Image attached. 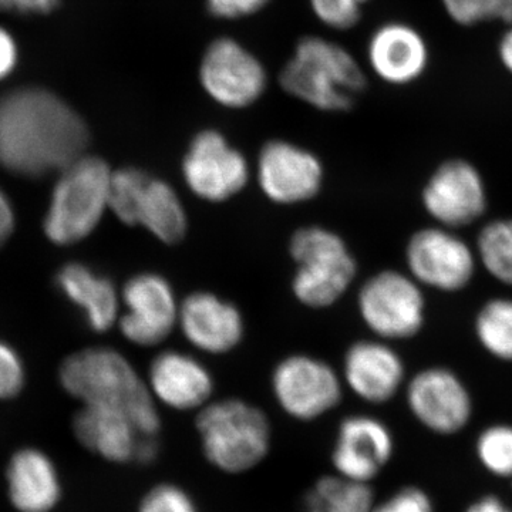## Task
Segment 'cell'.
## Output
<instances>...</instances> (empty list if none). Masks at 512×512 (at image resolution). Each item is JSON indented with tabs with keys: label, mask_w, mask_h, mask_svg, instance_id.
I'll list each match as a JSON object with an SVG mask.
<instances>
[{
	"label": "cell",
	"mask_w": 512,
	"mask_h": 512,
	"mask_svg": "<svg viewBox=\"0 0 512 512\" xmlns=\"http://www.w3.org/2000/svg\"><path fill=\"white\" fill-rule=\"evenodd\" d=\"M90 131L57 94L20 87L0 99V165L13 174L42 177L86 154Z\"/></svg>",
	"instance_id": "cell-1"
},
{
	"label": "cell",
	"mask_w": 512,
	"mask_h": 512,
	"mask_svg": "<svg viewBox=\"0 0 512 512\" xmlns=\"http://www.w3.org/2000/svg\"><path fill=\"white\" fill-rule=\"evenodd\" d=\"M60 383L82 404L123 410L148 436H158L161 417L147 380L126 356L110 348H89L67 357L60 366Z\"/></svg>",
	"instance_id": "cell-2"
},
{
	"label": "cell",
	"mask_w": 512,
	"mask_h": 512,
	"mask_svg": "<svg viewBox=\"0 0 512 512\" xmlns=\"http://www.w3.org/2000/svg\"><path fill=\"white\" fill-rule=\"evenodd\" d=\"M282 90L293 99L326 113L355 106L366 90L362 64L345 46L319 36H305L279 73Z\"/></svg>",
	"instance_id": "cell-3"
},
{
	"label": "cell",
	"mask_w": 512,
	"mask_h": 512,
	"mask_svg": "<svg viewBox=\"0 0 512 512\" xmlns=\"http://www.w3.org/2000/svg\"><path fill=\"white\" fill-rule=\"evenodd\" d=\"M202 453L222 473L242 474L265 460L271 450V423L264 410L235 397L215 400L195 420Z\"/></svg>",
	"instance_id": "cell-4"
},
{
	"label": "cell",
	"mask_w": 512,
	"mask_h": 512,
	"mask_svg": "<svg viewBox=\"0 0 512 512\" xmlns=\"http://www.w3.org/2000/svg\"><path fill=\"white\" fill-rule=\"evenodd\" d=\"M113 171L100 157L84 156L60 171L45 218V234L57 245L83 241L110 210Z\"/></svg>",
	"instance_id": "cell-5"
},
{
	"label": "cell",
	"mask_w": 512,
	"mask_h": 512,
	"mask_svg": "<svg viewBox=\"0 0 512 512\" xmlns=\"http://www.w3.org/2000/svg\"><path fill=\"white\" fill-rule=\"evenodd\" d=\"M289 254L298 265L291 284L293 296L306 308H330L355 282V255L332 229L319 225L296 229Z\"/></svg>",
	"instance_id": "cell-6"
},
{
	"label": "cell",
	"mask_w": 512,
	"mask_h": 512,
	"mask_svg": "<svg viewBox=\"0 0 512 512\" xmlns=\"http://www.w3.org/2000/svg\"><path fill=\"white\" fill-rule=\"evenodd\" d=\"M110 211L124 225L141 227L165 245H177L188 232V214L173 185L137 167L113 171Z\"/></svg>",
	"instance_id": "cell-7"
},
{
	"label": "cell",
	"mask_w": 512,
	"mask_h": 512,
	"mask_svg": "<svg viewBox=\"0 0 512 512\" xmlns=\"http://www.w3.org/2000/svg\"><path fill=\"white\" fill-rule=\"evenodd\" d=\"M423 286L409 274L384 269L360 286L357 311L377 339L393 342L419 335L426 325Z\"/></svg>",
	"instance_id": "cell-8"
},
{
	"label": "cell",
	"mask_w": 512,
	"mask_h": 512,
	"mask_svg": "<svg viewBox=\"0 0 512 512\" xmlns=\"http://www.w3.org/2000/svg\"><path fill=\"white\" fill-rule=\"evenodd\" d=\"M188 190L205 202L221 204L245 190L251 177L247 157L227 137L207 128L191 138L181 163Z\"/></svg>",
	"instance_id": "cell-9"
},
{
	"label": "cell",
	"mask_w": 512,
	"mask_h": 512,
	"mask_svg": "<svg viewBox=\"0 0 512 512\" xmlns=\"http://www.w3.org/2000/svg\"><path fill=\"white\" fill-rule=\"evenodd\" d=\"M198 79L214 103L231 110L251 107L269 82L264 63L232 37H218L207 46Z\"/></svg>",
	"instance_id": "cell-10"
},
{
	"label": "cell",
	"mask_w": 512,
	"mask_h": 512,
	"mask_svg": "<svg viewBox=\"0 0 512 512\" xmlns=\"http://www.w3.org/2000/svg\"><path fill=\"white\" fill-rule=\"evenodd\" d=\"M272 393L292 419L312 421L339 406L343 383L325 360L305 353L284 357L271 376Z\"/></svg>",
	"instance_id": "cell-11"
},
{
	"label": "cell",
	"mask_w": 512,
	"mask_h": 512,
	"mask_svg": "<svg viewBox=\"0 0 512 512\" xmlns=\"http://www.w3.org/2000/svg\"><path fill=\"white\" fill-rule=\"evenodd\" d=\"M407 274L436 291H463L477 271V254L453 229L426 227L414 232L406 245Z\"/></svg>",
	"instance_id": "cell-12"
},
{
	"label": "cell",
	"mask_w": 512,
	"mask_h": 512,
	"mask_svg": "<svg viewBox=\"0 0 512 512\" xmlns=\"http://www.w3.org/2000/svg\"><path fill=\"white\" fill-rule=\"evenodd\" d=\"M73 433L90 453L110 463L151 464L160 454L158 436H148L123 410L83 404L73 419Z\"/></svg>",
	"instance_id": "cell-13"
},
{
	"label": "cell",
	"mask_w": 512,
	"mask_h": 512,
	"mask_svg": "<svg viewBox=\"0 0 512 512\" xmlns=\"http://www.w3.org/2000/svg\"><path fill=\"white\" fill-rule=\"evenodd\" d=\"M120 296L126 308L119 318L120 332L133 345L154 348L177 328L181 302L165 276L157 272L131 276Z\"/></svg>",
	"instance_id": "cell-14"
},
{
	"label": "cell",
	"mask_w": 512,
	"mask_h": 512,
	"mask_svg": "<svg viewBox=\"0 0 512 512\" xmlns=\"http://www.w3.org/2000/svg\"><path fill=\"white\" fill-rule=\"evenodd\" d=\"M421 202L440 227L456 231L474 224L488 207L483 174L471 161L448 158L426 181Z\"/></svg>",
	"instance_id": "cell-15"
},
{
	"label": "cell",
	"mask_w": 512,
	"mask_h": 512,
	"mask_svg": "<svg viewBox=\"0 0 512 512\" xmlns=\"http://www.w3.org/2000/svg\"><path fill=\"white\" fill-rule=\"evenodd\" d=\"M255 171L262 194L278 205L311 201L325 183V168L315 153L279 138L261 147Z\"/></svg>",
	"instance_id": "cell-16"
},
{
	"label": "cell",
	"mask_w": 512,
	"mask_h": 512,
	"mask_svg": "<svg viewBox=\"0 0 512 512\" xmlns=\"http://www.w3.org/2000/svg\"><path fill=\"white\" fill-rule=\"evenodd\" d=\"M406 402L420 424L443 436L463 430L473 416V399L466 384L443 366L417 372L407 384Z\"/></svg>",
	"instance_id": "cell-17"
},
{
	"label": "cell",
	"mask_w": 512,
	"mask_h": 512,
	"mask_svg": "<svg viewBox=\"0 0 512 512\" xmlns=\"http://www.w3.org/2000/svg\"><path fill=\"white\" fill-rule=\"evenodd\" d=\"M366 62L380 82L407 87L429 72V40L412 23L389 20L377 26L367 40Z\"/></svg>",
	"instance_id": "cell-18"
},
{
	"label": "cell",
	"mask_w": 512,
	"mask_h": 512,
	"mask_svg": "<svg viewBox=\"0 0 512 512\" xmlns=\"http://www.w3.org/2000/svg\"><path fill=\"white\" fill-rule=\"evenodd\" d=\"M392 431L369 414H352L340 421L332 460L336 474L369 484L393 456Z\"/></svg>",
	"instance_id": "cell-19"
},
{
	"label": "cell",
	"mask_w": 512,
	"mask_h": 512,
	"mask_svg": "<svg viewBox=\"0 0 512 512\" xmlns=\"http://www.w3.org/2000/svg\"><path fill=\"white\" fill-rule=\"evenodd\" d=\"M178 326L192 348L208 355H227L245 336L241 309L210 291L192 292L180 303Z\"/></svg>",
	"instance_id": "cell-20"
},
{
	"label": "cell",
	"mask_w": 512,
	"mask_h": 512,
	"mask_svg": "<svg viewBox=\"0 0 512 512\" xmlns=\"http://www.w3.org/2000/svg\"><path fill=\"white\" fill-rule=\"evenodd\" d=\"M147 384L157 404L177 412H198L211 402L215 387L208 367L180 350H163L151 360Z\"/></svg>",
	"instance_id": "cell-21"
},
{
	"label": "cell",
	"mask_w": 512,
	"mask_h": 512,
	"mask_svg": "<svg viewBox=\"0 0 512 512\" xmlns=\"http://www.w3.org/2000/svg\"><path fill=\"white\" fill-rule=\"evenodd\" d=\"M406 379L402 356L382 339L357 340L343 357V380L363 402H390Z\"/></svg>",
	"instance_id": "cell-22"
},
{
	"label": "cell",
	"mask_w": 512,
	"mask_h": 512,
	"mask_svg": "<svg viewBox=\"0 0 512 512\" xmlns=\"http://www.w3.org/2000/svg\"><path fill=\"white\" fill-rule=\"evenodd\" d=\"M6 481L10 503L19 512H50L62 497L55 463L37 448H22L13 454Z\"/></svg>",
	"instance_id": "cell-23"
},
{
	"label": "cell",
	"mask_w": 512,
	"mask_h": 512,
	"mask_svg": "<svg viewBox=\"0 0 512 512\" xmlns=\"http://www.w3.org/2000/svg\"><path fill=\"white\" fill-rule=\"evenodd\" d=\"M57 286L69 301L82 309L89 328L106 333L119 322L121 296L106 276L80 262L64 265L56 276Z\"/></svg>",
	"instance_id": "cell-24"
},
{
	"label": "cell",
	"mask_w": 512,
	"mask_h": 512,
	"mask_svg": "<svg viewBox=\"0 0 512 512\" xmlns=\"http://www.w3.org/2000/svg\"><path fill=\"white\" fill-rule=\"evenodd\" d=\"M305 512H372V487L366 483L336 476L320 477L306 494Z\"/></svg>",
	"instance_id": "cell-25"
},
{
	"label": "cell",
	"mask_w": 512,
	"mask_h": 512,
	"mask_svg": "<svg viewBox=\"0 0 512 512\" xmlns=\"http://www.w3.org/2000/svg\"><path fill=\"white\" fill-rule=\"evenodd\" d=\"M474 332L488 355L512 362V298L485 302L474 320Z\"/></svg>",
	"instance_id": "cell-26"
},
{
	"label": "cell",
	"mask_w": 512,
	"mask_h": 512,
	"mask_svg": "<svg viewBox=\"0 0 512 512\" xmlns=\"http://www.w3.org/2000/svg\"><path fill=\"white\" fill-rule=\"evenodd\" d=\"M477 259L495 281L512 286V218L488 222L477 237Z\"/></svg>",
	"instance_id": "cell-27"
},
{
	"label": "cell",
	"mask_w": 512,
	"mask_h": 512,
	"mask_svg": "<svg viewBox=\"0 0 512 512\" xmlns=\"http://www.w3.org/2000/svg\"><path fill=\"white\" fill-rule=\"evenodd\" d=\"M440 5L447 18L461 28L488 22L512 25V0H440Z\"/></svg>",
	"instance_id": "cell-28"
},
{
	"label": "cell",
	"mask_w": 512,
	"mask_h": 512,
	"mask_svg": "<svg viewBox=\"0 0 512 512\" xmlns=\"http://www.w3.org/2000/svg\"><path fill=\"white\" fill-rule=\"evenodd\" d=\"M477 456L485 470L497 477H512V426L493 424L481 431Z\"/></svg>",
	"instance_id": "cell-29"
},
{
	"label": "cell",
	"mask_w": 512,
	"mask_h": 512,
	"mask_svg": "<svg viewBox=\"0 0 512 512\" xmlns=\"http://www.w3.org/2000/svg\"><path fill=\"white\" fill-rule=\"evenodd\" d=\"M370 0H309L315 18L326 28L349 30L359 25Z\"/></svg>",
	"instance_id": "cell-30"
},
{
	"label": "cell",
	"mask_w": 512,
	"mask_h": 512,
	"mask_svg": "<svg viewBox=\"0 0 512 512\" xmlns=\"http://www.w3.org/2000/svg\"><path fill=\"white\" fill-rule=\"evenodd\" d=\"M138 512H200L187 491L180 485L161 483L154 485L141 498Z\"/></svg>",
	"instance_id": "cell-31"
},
{
	"label": "cell",
	"mask_w": 512,
	"mask_h": 512,
	"mask_svg": "<svg viewBox=\"0 0 512 512\" xmlns=\"http://www.w3.org/2000/svg\"><path fill=\"white\" fill-rule=\"evenodd\" d=\"M25 384L22 360L5 342H0V399L18 396Z\"/></svg>",
	"instance_id": "cell-32"
},
{
	"label": "cell",
	"mask_w": 512,
	"mask_h": 512,
	"mask_svg": "<svg viewBox=\"0 0 512 512\" xmlns=\"http://www.w3.org/2000/svg\"><path fill=\"white\" fill-rule=\"evenodd\" d=\"M372 512H434V508L429 495L421 488L406 487L375 504Z\"/></svg>",
	"instance_id": "cell-33"
},
{
	"label": "cell",
	"mask_w": 512,
	"mask_h": 512,
	"mask_svg": "<svg viewBox=\"0 0 512 512\" xmlns=\"http://www.w3.org/2000/svg\"><path fill=\"white\" fill-rule=\"evenodd\" d=\"M272 0H207L208 12L218 19H242L261 12Z\"/></svg>",
	"instance_id": "cell-34"
},
{
	"label": "cell",
	"mask_w": 512,
	"mask_h": 512,
	"mask_svg": "<svg viewBox=\"0 0 512 512\" xmlns=\"http://www.w3.org/2000/svg\"><path fill=\"white\" fill-rule=\"evenodd\" d=\"M62 0H0V12L19 15H47L59 8Z\"/></svg>",
	"instance_id": "cell-35"
},
{
	"label": "cell",
	"mask_w": 512,
	"mask_h": 512,
	"mask_svg": "<svg viewBox=\"0 0 512 512\" xmlns=\"http://www.w3.org/2000/svg\"><path fill=\"white\" fill-rule=\"evenodd\" d=\"M18 63V46L8 30L0 26V82L12 74Z\"/></svg>",
	"instance_id": "cell-36"
},
{
	"label": "cell",
	"mask_w": 512,
	"mask_h": 512,
	"mask_svg": "<svg viewBox=\"0 0 512 512\" xmlns=\"http://www.w3.org/2000/svg\"><path fill=\"white\" fill-rule=\"evenodd\" d=\"M15 228V214L5 192L0 190V247L8 241Z\"/></svg>",
	"instance_id": "cell-37"
},
{
	"label": "cell",
	"mask_w": 512,
	"mask_h": 512,
	"mask_svg": "<svg viewBox=\"0 0 512 512\" xmlns=\"http://www.w3.org/2000/svg\"><path fill=\"white\" fill-rule=\"evenodd\" d=\"M497 57L501 67L512 77V25L505 26L497 43Z\"/></svg>",
	"instance_id": "cell-38"
},
{
	"label": "cell",
	"mask_w": 512,
	"mask_h": 512,
	"mask_svg": "<svg viewBox=\"0 0 512 512\" xmlns=\"http://www.w3.org/2000/svg\"><path fill=\"white\" fill-rule=\"evenodd\" d=\"M466 512H512L511 508L494 495L480 498L476 503L471 504Z\"/></svg>",
	"instance_id": "cell-39"
},
{
	"label": "cell",
	"mask_w": 512,
	"mask_h": 512,
	"mask_svg": "<svg viewBox=\"0 0 512 512\" xmlns=\"http://www.w3.org/2000/svg\"><path fill=\"white\" fill-rule=\"evenodd\" d=\"M512 478V477H511Z\"/></svg>",
	"instance_id": "cell-40"
}]
</instances>
